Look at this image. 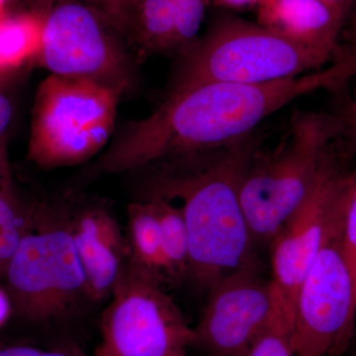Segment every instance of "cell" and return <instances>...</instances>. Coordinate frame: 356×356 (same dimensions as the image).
Listing matches in <instances>:
<instances>
[{"mask_svg":"<svg viewBox=\"0 0 356 356\" xmlns=\"http://www.w3.org/2000/svg\"><path fill=\"white\" fill-rule=\"evenodd\" d=\"M124 40L93 7L57 0L42 20L40 62L51 74L89 79L127 95L137 86L138 72Z\"/></svg>","mask_w":356,"mask_h":356,"instance_id":"7","label":"cell"},{"mask_svg":"<svg viewBox=\"0 0 356 356\" xmlns=\"http://www.w3.org/2000/svg\"><path fill=\"white\" fill-rule=\"evenodd\" d=\"M178 0H134L125 37L137 58L173 56Z\"/></svg>","mask_w":356,"mask_h":356,"instance_id":"14","label":"cell"},{"mask_svg":"<svg viewBox=\"0 0 356 356\" xmlns=\"http://www.w3.org/2000/svg\"><path fill=\"white\" fill-rule=\"evenodd\" d=\"M257 22L336 60L356 49L343 48L348 24L323 0H264L257 7Z\"/></svg>","mask_w":356,"mask_h":356,"instance_id":"13","label":"cell"},{"mask_svg":"<svg viewBox=\"0 0 356 356\" xmlns=\"http://www.w3.org/2000/svg\"><path fill=\"white\" fill-rule=\"evenodd\" d=\"M343 233L325 245L299 288L291 324L294 356H343L355 337L353 280Z\"/></svg>","mask_w":356,"mask_h":356,"instance_id":"10","label":"cell"},{"mask_svg":"<svg viewBox=\"0 0 356 356\" xmlns=\"http://www.w3.org/2000/svg\"><path fill=\"white\" fill-rule=\"evenodd\" d=\"M356 76V51L325 69L273 83H206L166 93L147 118L129 122L96 161L98 172H138L166 156L228 146L264 119L322 89Z\"/></svg>","mask_w":356,"mask_h":356,"instance_id":"1","label":"cell"},{"mask_svg":"<svg viewBox=\"0 0 356 356\" xmlns=\"http://www.w3.org/2000/svg\"><path fill=\"white\" fill-rule=\"evenodd\" d=\"M111 295L95 356H189L193 327L154 275L128 257Z\"/></svg>","mask_w":356,"mask_h":356,"instance_id":"8","label":"cell"},{"mask_svg":"<svg viewBox=\"0 0 356 356\" xmlns=\"http://www.w3.org/2000/svg\"><path fill=\"white\" fill-rule=\"evenodd\" d=\"M0 76H9L8 72H3V70H0Z\"/></svg>","mask_w":356,"mask_h":356,"instance_id":"30","label":"cell"},{"mask_svg":"<svg viewBox=\"0 0 356 356\" xmlns=\"http://www.w3.org/2000/svg\"><path fill=\"white\" fill-rule=\"evenodd\" d=\"M0 356H88L76 348H44L0 343Z\"/></svg>","mask_w":356,"mask_h":356,"instance_id":"22","label":"cell"},{"mask_svg":"<svg viewBox=\"0 0 356 356\" xmlns=\"http://www.w3.org/2000/svg\"><path fill=\"white\" fill-rule=\"evenodd\" d=\"M195 356H213V355H205V353H200V355H195Z\"/></svg>","mask_w":356,"mask_h":356,"instance_id":"31","label":"cell"},{"mask_svg":"<svg viewBox=\"0 0 356 356\" xmlns=\"http://www.w3.org/2000/svg\"><path fill=\"white\" fill-rule=\"evenodd\" d=\"M129 259L156 280L168 281L158 219L153 204L136 201L128 206Z\"/></svg>","mask_w":356,"mask_h":356,"instance_id":"15","label":"cell"},{"mask_svg":"<svg viewBox=\"0 0 356 356\" xmlns=\"http://www.w3.org/2000/svg\"><path fill=\"white\" fill-rule=\"evenodd\" d=\"M13 180L7 151V137L0 138V191L13 188Z\"/></svg>","mask_w":356,"mask_h":356,"instance_id":"24","label":"cell"},{"mask_svg":"<svg viewBox=\"0 0 356 356\" xmlns=\"http://www.w3.org/2000/svg\"><path fill=\"white\" fill-rule=\"evenodd\" d=\"M355 102H356V100H355Z\"/></svg>","mask_w":356,"mask_h":356,"instance_id":"32","label":"cell"},{"mask_svg":"<svg viewBox=\"0 0 356 356\" xmlns=\"http://www.w3.org/2000/svg\"><path fill=\"white\" fill-rule=\"evenodd\" d=\"M264 0H211V6L220 10L236 11L248 10L255 8L261 3Z\"/></svg>","mask_w":356,"mask_h":356,"instance_id":"25","label":"cell"},{"mask_svg":"<svg viewBox=\"0 0 356 356\" xmlns=\"http://www.w3.org/2000/svg\"><path fill=\"white\" fill-rule=\"evenodd\" d=\"M121 95L89 79L50 74L33 108L27 158L44 170L83 163L108 144Z\"/></svg>","mask_w":356,"mask_h":356,"instance_id":"6","label":"cell"},{"mask_svg":"<svg viewBox=\"0 0 356 356\" xmlns=\"http://www.w3.org/2000/svg\"><path fill=\"white\" fill-rule=\"evenodd\" d=\"M356 186L329 149L313 191L274 238L273 286L282 310L292 324L299 288L321 250L343 233L346 211Z\"/></svg>","mask_w":356,"mask_h":356,"instance_id":"9","label":"cell"},{"mask_svg":"<svg viewBox=\"0 0 356 356\" xmlns=\"http://www.w3.org/2000/svg\"><path fill=\"white\" fill-rule=\"evenodd\" d=\"M341 248H343V257L353 280V298H355L356 307V186L346 211L343 238H341Z\"/></svg>","mask_w":356,"mask_h":356,"instance_id":"20","label":"cell"},{"mask_svg":"<svg viewBox=\"0 0 356 356\" xmlns=\"http://www.w3.org/2000/svg\"><path fill=\"white\" fill-rule=\"evenodd\" d=\"M35 17L43 20L47 13L55 6L57 0H21Z\"/></svg>","mask_w":356,"mask_h":356,"instance_id":"27","label":"cell"},{"mask_svg":"<svg viewBox=\"0 0 356 356\" xmlns=\"http://www.w3.org/2000/svg\"><path fill=\"white\" fill-rule=\"evenodd\" d=\"M69 227L83 266L88 298L111 294L127 264L129 247L112 213L102 205L69 211Z\"/></svg>","mask_w":356,"mask_h":356,"instance_id":"12","label":"cell"},{"mask_svg":"<svg viewBox=\"0 0 356 356\" xmlns=\"http://www.w3.org/2000/svg\"><path fill=\"white\" fill-rule=\"evenodd\" d=\"M81 1L99 11L124 36L134 0H81Z\"/></svg>","mask_w":356,"mask_h":356,"instance_id":"21","label":"cell"},{"mask_svg":"<svg viewBox=\"0 0 356 356\" xmlns=\"http://www.w3.org/2000/svg\"><path fill=\"white\" fill-rule=\"evenodd\" d=\"M348 127L341 115L297 111L277 146L255 149L240 189L255 245H271L313 191L323 159Z\"/></svg>","mask_w":356,"mask_h":356,"instance_id":"3","label":"cell"},{"mask_svg":"<svg viewBox=\"0 0 356 356\" xmlns=\"http://www.w3.org/2000/svg\"><path fill=\"white\" fill-rule=\"evenodd\" d=\"M6 273L11 302L23 317L44 323L70 315L88 295L69 211L37 206Z\"/></svg>","mask_w":356,"mask_h":356,"instance_id":"5","label":"cell"},{"mask_svg":"<svg viewBox=\"0 0 356 356\" xmlns=\"http://www.w3.org/2000/svg\"><path fill=\"white\" fill-rule=\"evenodd\" d=\"M346 117V120L348 122V125L353 129L356 135V102H353L351 103Z\"/></svg>","mask_w":356,"mask_h":356,"instance_id":"29","label":"cell"},{"mask_svg":"<svg viewBox=\"0 0 356 356\" xmlns=\"http://www.w3.org/2000/svg\"><path fill=\"white\" fill-rule=\"evenodd\" d=\"M334 8L348 24L350 29L351 23L356 16V0H323Z\"/></svg>","mask_w":356,"mask_h":356,"instance_id":"26","label":"cell"},{"mask_svg":"<svg viewBox=\"0 0 356 356\" xmlns=\"http://www.w3.org/2000/svg\"><path fill=\"white\" fill-rule=\"evenodd\" d=\"M257 147L252 135L228 146L173 154L144 172L142 200L181 201L189 241L188 274L200 289L257 266L241 204L243 175Z\"/></svg>","mask_w":356,"mask_h":356,"instance_id":"2","label":"cell"},{"mask_svg":"<svg viewBox=\"0 0 356 356\" xmlns=\"http://www.w3.org/2000/svg\"><path fill=\"white\" fill-rule=\"evenodd\" d=\"M13 302L8 293L0 289V327H3L10 317Z\"/></svg>","mask_w":356,"mask_h":356,"instance_id":"28","label":"cell"},{"mask_svg":"<svg viewBox=\"0 0 356 356\" xmlns=\"http://www.w3.org/2000/svg\"><path fill=\"white\" fill-rule=\"evenodd\" d=\"M208 291L191 348L213 356H248L280 304L273 280L250 266L217 281Z\"/></svg>","mask_w":356,"mask_h":356,"instance_id":"11","label":"cell"},{"mask_svg":"<svg viewBox=\"0 0 356 356\" xmlns=\"http://www.w3.org/2000/svg\"><path fill=\"white\" fill-rule=\"evenodd\" d=\"M248 356H294L291 346V324L280 303L268 327Z\"/></svg>","mask_w":356,"mask_h":356,"instance_id":"19","label":"cell"},{"mask_svg":"<svg viewBox=\"0 0 356 356\" xmlns=\"http://www.w3.org/2000/svg\"><path fill=\"white\" fill-rule=\"evenodd\" d=\"M153 204L158 219L168 280H179L188 274L189 241L181 208L165 198L147 199Z\"/></svg>","mask_w":356,"mask_h":356,"instance_id":"16","label":"cell"},{"mask_svg":"<svg viewBox=\"0 0 356 356\" xmlns=\"http://www.w3.org/2000/svg\"><path fill=\"white\" fill-rule=\"evenodd\" d=\"M8 76H0V138L7 137L15 111L13 97L7 90Z\"/></svg>","mask_w":356,"mask_h":356,"instance_id":"23","label":"cell"},{"mask_svg":"<svg viewBox=\"0 0 356 356\" xmlns=\"http://www.w3.org/2000/svg\"><path fill=\"white\" fill-rule=\"evenodd\" d=\"M337 62L257 22L218 9L205 34L177 58L168 93L206 83H273Z\"/></svg>","mask_w":356,"mask_h":356,"instance_id":"4","label":"cell"},{"mask_svg":"<svg viewBox=\"0 0 356 356\" xmlns=\"http://www.w3.org/2000/svg\"><path fill=\"white\" fill-rule=\"evenodd\" d=\"M31 31L24 20L13 18L0 23V70L10 74L31 47Z\"/></svg>","mask_w":356,"mask_h":356,"instance_id":"18","label":"cell"},{"mask_svg":"<svg viewBox=\"0 0 356 356\" xmlns=\"http://www.w3.org/2000/svg\"><path fill=\"white\" fill-rule=\"evenodd\" d=\"M32 212L21 211L14 189L0 191V267L6 268L24 236Z\"/></svg>","mask_w":356,"mask_h":356,"instance_id":"17","label":"cell"}]
</instances>
